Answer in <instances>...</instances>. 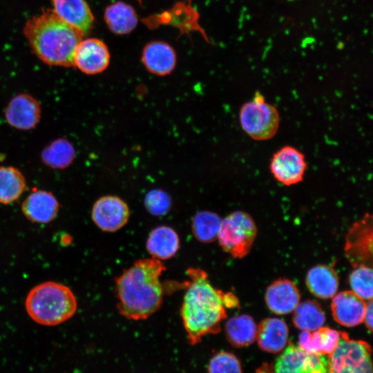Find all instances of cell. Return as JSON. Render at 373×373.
Masks as SVG:
<instances>
[{"label": "cell", "instance_id": "13", "mask_svg": "<svg viewBox=\"0 0 373 373\" xmlns=\"http://www.w3.org/2000/svg\"><path fill=\"white\" fill-rule=\"evenodd\" d=\"M41 108L39 102L32 95L21 93L8 102L5 117L8 124L19 130H30L39 122Z\"/></svg>", "mask_w": 373, "mask_h": 373}, {"label": "cell", "instance_id": "15", "mask_svg": "<svg viewBox=\"0 0 373 373\" xmlns=\"http://www.w3.org/2000/svg\"><path fill=\"white\" fill-rule=\"evenodd\" d=\"M265 299L268 308L278 315L293 312L300 303V294L297 286L286 278H279L267 288Z\"/></svg>", "mask_w": 373, "mask_h": 373}, {"label": "cell", "instance_id": "20", "mask_svg": "<svg viewBox=\"0 0 373 373\" xmlns=\"http://www.w3.org/2000/svg\"><path fill=\"white\" fill-rule=\"evenodd\" d=\"M180 238L174 229L166 225L153 228L149 233L146 248L151 258L160 260L173 258L180 249Z\"/></svg>", "mask_w": 373, "mask_h": 373}, {"label": "cell", "instance_id": "22", "mask_svg": "<svg viewBox=\"0 0 373 373\" xmlns=\"http://www.w3.org/2000/svg\"><path fill=\"white\" fill-rule=\"evenodd\" d=\"M339 339L340 332L321 327L314 331H302L298 346L309 352L329 356L338 345Z\"/></svg>", "mask_w": 373, "mask_h": 373}, {"label": "cell", "instance_id": "11", "mask_svg": "<svg viewBox=\"0 0 373 373\" xmlns=\"http://www.w3.org/2000/svg\"><path fill=\"white\" fill-rule=\"evenodd\" d=\"M130 209L127 203L116 195H104L94 203L91 218L103 231L115 232L128 222Z\"/></svg>", "mask_w": 373, "mask_h": 373}, {"label": "cell", "instance_id": "32", "mask_svg": "<svg viewBox=\"0 0 373 373\" xmlns=\"http://www.w3.org/2000/svg\"><path fill=\"white\" fill-rule=\"evenodd\" d=\"M372 299L369 300L366 303L365 310L363 316V322L365 323V325L370 332H372Z\"/></svg>", "mask_w": 373, "mask_h": 373}, {"label": "cell", "instance_id": "7", "mask_svg": "<svg viewBox=\"0 0 373 373\" xmlns=\"http://www.w3.org/2000/svg\"><path fill=\"white\" fill-rule=\"evenodd\" d=\"M371 347L365 341L350 339L340 332L334 352L328 356L329 373H372Z\"/></svg>", "mask_w": 373, "mask_h": 373}, {"label": "cell", "instance_id": "14", "mask_svg": "<svg viewBox=\"0 0 373 373\" xmlns=\"http://www.w3.org/2000/svg\"><path fill=\"white\" fill-rule=\"evenodd\" d=\"M366 303L352 291H343L336 294L331 303L334 320L340 325L352 327L363 321Z\"/></svg>", "mask_w": 373, "mask_h": 373}, {"label": "cell", "instance_id": "10", "mask_svg": "<svg viewBox=\"0 0 373 373\" xmlns=\"http://www.w3.org/2000/svg\"><path fill=\"white\" fill-rule=\"evenodd\" d=\"M307 162L304 154L296 148L286 145L272 156L269 169L274 178L285 186L296 184L303 181Z\"/></svg>", "mask_w": 373, "mask_h": 373}, {"label": "cell", "instance_id": "8", "mask_svg": "<svg viewBox=\"0 0 373 373\" xmlns=\"http://www.w3.org/2000/svg\"><path fill=\"white\" fill-rule=\"evenodd\" d=\"M372 216L366 213L355 222L346 235L345 256L354 268L372 265Z\"/></svg>", "mask_w": 373, "mask_h": 373}, {"label": "cell", "instance_id": "26", "mask_svg": "<svg viewBox=\"0 0 373 373\" xmlns=\"http://www.w3.org/2000/svg\"><path fill=\"white\" fill-rule=\"evenodd\" d=\"M26 182L23 173L13 166H0V204L16 201L23 193Z\"/></svg>", "mask_w": 373, "mask_h": 373}, {"label": "cell", "instance_id": "17", "mask_svg": "<svg viewBox=\"0 0 373 373\" xmlns=\"http://www.w3.org/2000/svg\"><path fill=\"white\" fill-rule=\"evenodd\" d=\"M142 61L146 70L158 76L170 74L175 68L177 56L174 49L167 43L152 41L145 46Z\"/></svg>", "mask_w": 373, "mask_h": 373}, {"label": "cell", "instance_id": "31", "mask_svg": "<svg viewBox=\"0 0 373 373\" xmlns=\"http://www.w3.org/2000/svg\"><path fill=\"white\" fill-rule=\"evenodd\" d=\"M144 206L151 215L163 216L169 211L171 200L169 195L164 191L153 189L146 195Z\"/></svg>", "mask_w": 373, "mask_h": 373}, {"label": "cell", "instance_id": "28", "mask_svg": "<svg viewBox=\"0 0 373 373\" xmlns=\"http://www.w3.org/2000/svg\"><path fill=\"white\" fill-rule=\"evenodd\" d=\"M222 219L216 213L200 211L191 221V231L195 238L202 243H210L218 238Z\"/></svg>", "mask_w": 373, "mask_h": 373}, {"label": "cell", "instance_id": "27", "mask_svg": "<svg viewBox=\"0 0 373 373\" xmlns=\"http://www.w3.org/2000/svg\"><path fill=\"white\" fill-rule=\"evenodd\" d=\"M293 312V323L302 331H314L323 327L325 322V314L323 309L314 300H307L299 303Z\"/></svg>", "mask_w": 373, "mask_h": 373}, {"label": "cell", "instance_id": "23", "mask_svg": "<svg viewBox=\"0 0 373 373\" xmlns=\"http://www.w3.org/2000/svg\"><path fill=\"white\" fill-rule=\"evenodd\" d=\"M224 330L229 343L236 347L248 346L256 339L257 325L253 318L247 314L230 318L225 324Z\"/></svg>", "mask_w": 373, "mask_h": 373}, {"label": "cell", "instance_id": "1", "mask_svg": "<svg viewBox=\"0 0 373 373\" xmlns=\"http://www.w3.org/2000/svg\"><path fill=\"white\" fill-rule=\"evenodd\" d=\"M186 274L180 313L188 342L195 345L205 336L219 333L227 308L237 307L239 301L233 293L213 287L202 269L190 267Z\"/></svg>", "mask_w": 373, "mask_h": 373}, {"label": "cell", "instance_id": "18", "mask_svg": "<svg viewBox=\"0 0 373 373\" xmlns=\"http://www.w3.org/2000/svg\"><path fill=\"white\" fill-rule=\"evenodd\" d=\"M54 12L64 21L88 34L93 27L94 17L84 0H51Z\"/></svg>", "mask_w": 373, "mask_h": 373}, {"label": "cell", "instance_id": "29", "mask_svg": "<svg viewBox=\"0 0 373 373\" xmlns=\"http://www.w3.org/2000/svg\"><path fill=\"white\" fill-rule=\"evenodd\" d=\"M349 282L352 291L364 300L372 299V268L361 265L354 267Z\"/></svg>", "mask_w": 373, "mask_h": 373}, {"label": "cell", "instance_id": "9", "mask_svg": "<svg viewBox=\"0 0 373 373\" xmlns=\"http://www.w3.org/2000/svg\"><path fill=\"white\" fill-rule=\"evenodd\" d=\"M274 373H329L328 359L289 342L276 361Z\"/></svg>", "mask_w": 373, "mask_h": 373}, {"label": "cell", "instance_id": "16", "mask_svg": "<svg viewBox=\"0 0 373 373\" xmlns=\"http://www.w3.org/2000/svg\"><path fill=\"white\" fill-rule=\"evenodd\" d=\"M59 204L55 195L44 190L31 192L23 200L22 212L31 222L46 224L52 221L58 213Z\"/></svg>", "mask_w": 373, "mask_h": 373}, {"label": "cell", "instance_id": "5", "mask_svg": "<svg viewBox=\"0 0 373 373\" xmlns=\"http://www.w3.org/2000/svg\"><path fill=\"white\" fill-rule=\"evenodd\" d=\"M240 124L252 139L264 141L272 138L280 124L277 108L265 102L262 94L257 91L252 100L245 102L240 109Z\"/></svg>", "mask_w": 373, "mask_h": 373}, {"label": "cell", "instance_id": "21", "mask_svg": "<svg viewBox=\"0 0 373 373\" xmlns=\"http://www.w3.org/2000/svg\"><path fill=\"white\" fill-rule=\"evenodd\" d=\"M306 285L316 297L322 299L330 298L338 290V275L332 267L325 265H316L308 271Z\"/></svg>", "mask_w": 373, "mask_h": 373}, {"label": "cell", "instance_id": "6", "mask_svg": "<svg viewBox=\"0 0 373 373\" xmlns=\"http://www.w3.org/2000/svg\"><path fill=\"white\" fill-rule=\"evenodd\" d=\"M256 234V225L251 216L236 211L222 220L217 238L225 252L242 258L249 252Z\"/></svg>", "mask_w": 373, "mask_h": 373}, {"label": "cell", "instance_id": "33", "mask_svg": "<svg viewBox=\"0 0 373 373\" xmlns=\"http://www.w3.org/2000/svg\"><path fill=\"white\" fill-rule=\"evenodd\" d=\"M255 373H274V370H273V367L271 364L265 363L256 370Z\"/></svg>", "mask_w": 373, "mask_h": 373}, {"label": "cell", "instance_id": "30", "mask_svg": "<svg viewBox=\"0 0 373 373\" xmlns=\"http://www.w3.org/2000/svg\"><path fill=\"white\" fill-rule=\"evenodd\" d=\"M208 373H242L241 365L232 353L222 351L216 353L209 361Z\"/></svg>", "mask_w": 373, "mask_h": 373}, {"label": "cell", "instance_id": "2", "mask_svg": "<svg viewBox=\"0 0 373 373\" xmlns=\"http://www.w3.org/2000/svg\"><path fill=\"white\" fill-rule=\"evenodd\" d=\"M166 267L158 259H139L115 280L117 309L122 316L145 320L162 306L164 287L160 277Z\"/></svg>", "mask_w": 373, "mask_h": 373}, {"label": "cell", "instance_id": "19", "mask_svg": "<svg viewBox=\"0 0 373 373\" xmlns=\"http://www.w3.org/2000/svg\"><path fill=\"white\" fill-rule=\"evenodd\" d=\"M286 323L278 318H267L257 326L256 340L260 348L269 353L282 351L288 341Z\"/></svg>", "mask_w": 373, "mask_h": 373}, {"label": "cell", "instance_id": "12", "mask_svg": "<svg viewBox=\"0 0 373 373\" xmlns=\"http://www.w3.org/2000/svg\"><path fill=\"white\" fill-rule=\"evenodd\" d=\"M109 62V50L106 45L98 39H82L75 48L73 66L86 75L103 72Z\"/></svg>", "mask_w": 373, "mask_h": 373}, {"label": "cell", "instance_id": "25", "mask_svg": "<svg viewBox=\"0 0 373 373\" xmlns=\"http://www.w3.org/2000/svg\"><path fill=\"white\" fill-rule=\"evenodd\" d=\"M75 149L66 138L60 137L52 141L41 151L42 162L54 169H64L74 161Z\"/></svg>", "mask_w": 373, "mask_h": 373}, {"label": "cell", "instance_id": "3", "mask_svg": "<svg viewBox=\"0 0 373 373\" xmlns=\"http://www.w3.org/2000/svg\"><path fill=\"white\" fill-rule=\"evenodd\" d=\"M24 35L40 60L50 66L64 67L73 66L75 48L84 37L79 30L50 9L29 19Z\"/></svg>", "mask_w": 373, "mask_h": 373}, {"label": "cell", "instance_id": "4", "mask_svg": "<svg viewBox=\"0 0 373 373\" xmlns=\"http://www.w3.org/2000/svg\"><path fill=\"white\" fill-rule=\"evenodd\" d=\"M26 309L29 316L43 325H57L76 312L77 302L72 290L61 283L47 281L34 287L28 294Z\"/></svg>", "mask_w": 373, "mask_h": 373}, {"label": "cell", "instance_id": "24", "mask_svg": "<svg viewBox=\"0 0 373 373\" xmlns=\"http://www.w3.org/2000/svg\"><path fill=\"white\" fill-rule=\"evenodd\" d=\"M104 19L108 28L118 35L132 32L137 24V16L131 6L117 1L108 6L105 10Z\"/></svg>", "mask_w": 373, "mask_h": 373}]
</instances>
